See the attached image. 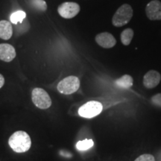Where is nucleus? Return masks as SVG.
<instances>
[{
  "instance_id": "1",
  "label": "nucleus",
  "mask_w": 161,
  "mask_h": 161,
  "mask_svg": "<svg viewBox=\"0 0 161 161\" xmlns=\"http://www.w3.org/2000/svg\"><path fill=\"white\" fill-rule=\"evenodd\" d=\"M8 144L14 152L24 153L28 152L31 148V140L25 131L17 130L10 136Z\"/></svg>"
},
{
  "instance_id": "2",
  "label": "nucleus",
  "mask_w": 161,
  "mask_h": 161,
  "mask_svg": "<svg viewBox=\"0 0 161 161\" xmlns=\"http://www.w3.org/2000/svg\"><path fill=\"white\" fill-rule=\"evenodd\" d=\"M133 14V8L129 4H124L121 5L113 16V25L116 27H122L125 25L132 19Z\"/></svg>"
},
{
  "instance_id": "3",
  "label": "nucleus",
  "mask_w": 161,
  "mask_h": 161,
  "mask_svg": "<svg viewBox=\"0 0 161 161\" xmlns=\"http://www.w3.org/2000/svg\"><path fill=\"white\" fill-rule=\"evenodd\" d=\"M80 87V80L76 76L71 75L64 78L58 84V92L64 95H71Z\"/></svg>"
},
{
  "instance_id": "4",
  "label": "nucleus",
  "mask_w": 161,
  "mask_h": 161,
  "mask_svg": "<svg viewBox=\"0 0 161 161\" xmlns=\"http://www.w3.org/2000/svg\"><path fill=\"white\" fill-rule=\"evenodd\" d=\"M31 100L37 108L42 110L48 109L52 105L51 98L43 88L37 87L32 90Z\"/></svg>"
},
{
  "instance_id": "5",
  "label": "nucleus",
  "mask_w": 161,
  "mask_h": 161,
  "mask_svg": "<svg viewBox=\"0 0 161 161\" xmlns=\"http://www.w3.org/2000/svg\"><path fill=\"white\" fill-rule=\"evenodd\" d=\"M102 110L103 106L102 103L97 101H90L80 107L78 109V114L83 118L92 119L99 115Z\"/></svg>"
},
{
  "instance_id": "6",
  "label": "nucleus",
  "mask_w": 161,
  "mask_h": 161,
  "mask_svg": "<svg viewBox=\"0 0 161 161\" xmlns=\"http://www.w3.org/2000/svg\"><path fill=\"white\" fill-rule=\"evenodd\" d=\"M80 10V5L73 2H65L58 8V14L64 19H72L79 14Z\"/></svg>"
},
{
  "instance_id": "7",
  "label": "nucleus",
  "mask_w": 161,
  "mask_h": 161,
  "mask_svg": "<svg viewBox=\"0 0 161 161\" xmlns=\"http://www.w3.org/2000/svg\"><path fill=\"white\" fill-rule=\"evenodd\" d=\"M147 17L150 20H161V2L152 0L146 7Z\"/></svg>"
},
{
  "instance_id": "8",
  "label": "nucleus",
  "mask_w": 161,
  "mask_h": 161,
  "mask_svg": "<svg viewBox=\"0 0 161 161\" xmlns=\"http://www.w3.org/2000/svg\"><path fill=\"white\" fill-rule=\"evenodd\" d=\"M95 40L98 46L104 49H111L116 44V38L109 32H102L98 34L96 36Z\"/></svg>"
},
{
  "instance_id": "9",
  "label": "nucleus",
  "mask_w": 161,
  "mask_h": 161,
  "mask_svg": "<svg viewBox=\"0 0 161 161\" xmlns=\"http://www.w3.org/2000/svg\"><path fill=\"white\" fill-rule=\"evenodd\" d=\"M161 75L156 70H149L145 74L143 77V85L147 89H153L160 84Z\"/></svg>"
},
{
  "instance_id": "10",
  "label": "nucleus",
  "mask_w": 161,
  "mask_h": 161,
  "mask_svg": "<svg viewBox=\"0 0 161 161\" xmlns=\"http://www.w3.org/2000/svg\"><path fill=\"white\" fill-rule=\"evenodd\" d=\"M17 53L13 46L8 43L0 44V60L5 62H11L16 58Z\"/></svg>"
},
{
  "instance_id": "11",
  "label": "nucleus",
  "mask_w": 161,
  "mask_h": 161,
  "mask_svg": "<svg viewBox=\"0 0 161 161\" xmlns=\"http://www.w3.org/2000/svg\"><path fill=\"white\" fill-rule=\"evenodd\" d=\"M13 35V27L11 23L7 20L0 21V38L8 40L11 39Z\"/></svg>"
},
{
  "instance_id": "12",
  "label": "nucleus",
  "mask_w": 161,
  "mask_h": 161,
  "mask_svg": "<svg viewBox=\"0 0 161 161\" xmlns=\"http://www.w3.org/2000/svg\"><path fill=\"white\" fill-rule=\"evenodd\" d=\"M116 86L122 89H129L133 86L134 84V79L132 76L129 75H124L122 77L119 78L114 82Z\"/></svg>"
},
{
  "instance_id": "13",
  "label": "nucleus",
  "mask_w": 161,
  "mask_h": 161,
  "mask_svg": "<svg viewBox=\"0 0 161 161\" xmlns=\"http://www.w3.org/2000/svg\"><path fill=\"white\" fill-rule=\"evenodd\" d=\"M134 31L131 29H126L121 33V42L125 46H128L134 37Z\"/></svg>"
},
{
  "instance_id": "14",
  "label": "nucleus",
  "mask_w": 161,
  "mask_h": 161,
  "mask_svg": "<svg viewBox=\"0 0 161 161\" xmlns=\"http://www.w3.org/2000/svg\"><path fill=\"white\" fill-rule=\"evenodd\" d=\"M26 17V14L25 11H17L14 12L13 14L11 15L10 17V20H11V23L17 25V24L22 23L24 20L25 19Z\"/></svg>"
},
{
  "instance_id": "15",
  "label": "nucleus",
  "mask_w": 161,
  "mask_h": 161,
  "mask_svg": "<svg viewBox=\"0 0 161 161\" xmlns=\"http://www.w3.org/2000/svg\"><path fill=\"white\" fill-rule=\"evenodd\" d=\"M94 146L93 140L90 139V140H84L81 141H78L76 144V148L79 151H86L91 148Z\"/></svg>"
},
{
  "instance_id": "16",
  "label": "nucleus",
  "mask_w": 161,
  "mask_h": 161,
  "mask_svg": "<svg viewBox=\"0 0 161 161\" xmlns=\"http://www.w3.org/2000/svg\"><path fill=\"white\" fill-rule=\"evenodd\" d=\"M31 5L35 9L40 11H46L47 10V4L44 0H31Z\"/></svg>"
},
{
  "instance_id": "17",
  "label": "nucleus",
  "mask_w": 161,
  "mask_h": 161,
  "mask_svg": "<svg viewBox=\"0 0 161 161\" xmlns=\"http://www.w3.org/2000/svg\"><path fill=\"white\" fill-rule=\"evenodd\" d=\"M134 161H155V158L152 154H144L139 156Z\"/></svg>"
},
{
  "instance_id": "18",
  "label": "nucleus",
  "mask_w": 161,
  "mask_h": 161,
  "mask_svg": "<svg viewBox=\"0 0 161 161\" xmlns=\"http://www.w3.org/2000/svg\"><path fill=\"white\" fill-rule=\"evenodd\" d=\"M151 102H152V104H154V106L161 108V93H158L155 94L154 96H153L151 98Z\"/></svg>"
},
{
  "instance_id": "19",
  "label": "nucleus",
  "mask_w": 161,
  "mask_h": 161,
  "mask_svg": "<svg viewBox=\"0 0 161 161\" xmlns=\"http://www.w3.org/2000/svg\"><path fill=\"white\" fill-rule=\"evenodd\" d=\"M4 84H5V78L2 74H0V89L4 86Z\"/></svg>"
}]
</instances>
